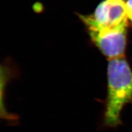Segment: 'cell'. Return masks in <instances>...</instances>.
I'll return each mask as SVG.
<instances>
[{"instance_id":"obj_1","label":"cell","mask_w":132,"mask_h":132,"mask_svg":"<svg viewBox=\"0 0 132 132\" xmlns=\"http://www.w3.org/2000/svg\"><path fill=\"white\" fill-rule=\"evenodd\" d=\"M107 83L104 123L116 127L121 123L123 107L132 104V70L124 56L108 60Z\"/></svg>"},{"instance_id":"obj_2","label":"cell","mask_w":132,"mask_h":132,"mask_svg":"<svg viewBox=\"0 0 132 132\" xmlns=\"http://www.w3.org/2000/svg\"><path fill=\"white\" fill-rule=\"evenodd\" d=\"M92 42L108 60L123 57L127 46V28L110 29L99 27L87 15H79Z\"/></svg>"},{"instance_id":"obj_3","label":"cell","mask_w":132,"mask_h":132,"mask_svg":"<svg viewBox=\"0 0 132 132\" xmlns=\"http://www.w3.org/2000/svg\"><path fill=\"white\" fill-rule=\"evenodd\" d=\"M87 16L94 23L103 28H127L128 26L125 0H103L97 6L93 14Z\"/></svg>"},{"instance_id":"obj_4","label":"cell","mask_w":132,"mask_h":132,"mask_svg":"<svg viewBox=\"0 0 132 132\" xmlns=\"http://www.w3.org/2000/svg\"><path fill=\"white\" fill-rule=\"evenodd\" d=\"M126 7L128 20L132 23V0H127Z\"/></svg>"}]
</instances>
